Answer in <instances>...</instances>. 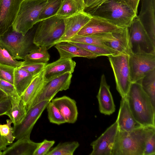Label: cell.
I'll use <instances>...</instances> for the list:
<instances>
[{
    "label": "cell",
    "instance_id": "d6a6232c",
    "mask_svg": "<svg viewBox=\"0 0 155 155\" xmlns=\"http://www.w3.org/2000/svg\"><path fill=\"white\" fill-rule=\"evenodd\" d=\"M46 108L50 122L58 125L66 123L59 110L51 101L49 102Z\"/></svg>",
    "mask_w": 155,
    "mask_h": 155
},
{
    "label": "cell",
    "instance_id": "7c38bea8",
    "mask_svg": "<svg viewBox=\"0 0 155 155\" xmlns=\"http://www.w3.org/2000/svg\"><path fill=\"white\" fill-rule=\"evenodd\" d=\"M118 130L117 121L108 127L91 144L92 150L90 155H111L112 151Z\"/></svg>",
    "mask_w": 155,
    "mask_h": 155
},
{
    "label": "cell",
    "instance_id": "277c9868",
    "mask_svg": "<svg viewBox=\"0 0 155 155\" xmlns=\"http://www.w3.org/2000/svg\"><path fill=\"white\" fill-rule=\"evenodd\" d=\"M30 29L25 35L11 26L0 37V46L7 50L13 58L24 60L25 56L38 47L33 42L35 32Z\"/></svg>",
    "mask_w": 155,
    "mask_h": 155
},
{
    "label": "cell",
    "instance_id": "ee69618b",
    "mask_svg": "<svg viewBox=\"0 0 155 155\" xmlns=\"http://www.w3.org/2000/svg\"><path fill=\"white\" fill-rule=\"evenodd\" d=\"M127 4L137 14L138 5L140 0H124Z\"/></svg>",
    "mask_w": 155,
    "mask_h": 155
},
{
    "label": "cell",
    "instance_id": "d6986e66",
    "mask_svg": "<svg viewBox=\"0 0 155 155\" xmlns=\"http://www.w3.org/2000/svg\"><path fill=\"white\" fill-rule=\"evenodd\" d=\"M116 121L118 130L121 131H129L142 126L134 117L126 98H122Z\"/></svg>",
    "mask_w": 155,
    "mask_h": 155
},
{
    "label": "cell",
    "instance_id": "e0dca14e",
    "mask_svg": "<svg viewBox=\"0 0 155 155\" xmlns=\"http://www.w3.org/2000/svg\"><path fill=\"white\" fill-rule=\"evenodd\" d=\"M76 65V62L72 58H60L53 62L47 64L44 69L45 81L48 82L66 73L72 74Z\"/></svg>",
    "mask_w": 155,
    "mask_h": 155
},
{
    "label": "cell",
    "instance_id": "ab89813d",
    "mask_svg": "<svg viewBox=\"0 0 155 155\" xmlns=\"http://www.w3.org/2000/svg\"><path fill=\"white\" fill-rule=\"evenodd\" d=\"M155 155V131L152 132L146 140L143 155Z\"/></svg>",
    "mask_w": 155,
    "mask_h": 155
},
{
    "label": "cell",
    "instance_id": "f6af8a7d",
    "mask_svg": "<svg viewBox=\"0 0 155 155\" xmlns=\"http://www.w3.org/2000/svg\"><path fill=\"white\" fill-rule=\"evenodd\" d=\"M10 145L2 136L0 133V151L4 150L7 147L8 145Z\"/></svg>",
    "mask_w": 155,
    "mask_h": 155
},
{
    "label": "cell",
    "instance_id": "ffe728a7",
    "mask_svg": "<svg viewBox=\"0 0 155 155\" xmlns=\"http://www.w3.org/2000/svg\"><path fill=\"white\" fill-rule=\"evenodd\" d=\"M51 102L59 110L66 123L74 124L76 122L78 112L74 100L64 96L52 99Z\"/></svg>",
    "mask_w": 155,
    "mask_h": 155
},
{
    "label": "cell",
    "instance_id": "7a4b0ae2",
    "mask_svg": "<svg viewBox=\"0 0 155 155\" xmlns=\"http://www.w3.org/2000/svg\"><path fill=\"white\" fill-rule=\"evenodd\" d=\"M136 120L142 126H155V108L139 82L131 83L126 97Z\"/></svg>",
    "mask_w": 155,
    "mask_h": 155
},
{
    "label": "cell",
    "instance_id": "83f0119b",
    "mask_svg": "<svg viewBox=\"0 0 155 155\" xmlns=\"http://www.w3.org/2000/svg\"><path fill=\"white\" fill-rule=\"evenodd\" d=\"M140 82L142 88L150 97L155 108V69L148 73Z\"/></svg>",
    "mask_w": 155,
    "mask_h": 155
},
{
    "label": "cell",
    "instance_id": "8fae6325",
    "mask_svg": "<svg viewBox=\"0 0 155 155\" xmlns=\"http://www.w3.org/2000/svg\"><path fill=\"white\" fill-rule=\"evenodd\" d=\"M72 76V74L66 73L47 82L32 102L29 109L42 101H51L59 91L69 89Z\"/></svg>",
    "mask_w": 155,
    "mask_h": 155
},
{
    "label": "cell",
    "instance_id": "6da1fadb",
    "mask_svg": "<svg viewBox=\"0 0 155 155\" xmlns=\"http://www.w3.org/2000/svg\"><path fill=\"white\" fill-rule=\"evenodd\" d=\"M155 126H142L129 131L118 130L111 155H143L145 141Z\"/></svg>",
    "mask_w": 155,
    "mask_h": 155
},
{
    "label": "cell",
    "instance_id": "2e32d148",
    "mask_svg": "<svg viewBox=\"0 0 155 155\" xmlns=\"http://www.w3.org/2000/svg\"><path fill=\"white\" fill-rule=\"evenodd\" d=\"M91 16L84 12L64 18L65 30L61 38L55 45L64 41L77 35L81 29L89 21Z\"/></svg>",
    "mask_w": 155,
    "mask_h": 155
},
{
    "label": "cell",
    "instance_id": "74e56055",
    "mask_svg": "<svg viewBox=\"0 0 155 155\" xmlns=\"http://www.w3.org/2000/svg\"><path fill=\"white\" fill-rule=\"evenodd\" d=\"M0 89L10 99L20 97L14 85L5 81L0 79Z\"/></svg>",
    "mask_w": 155,
    "mask_h": 155
},
{
    "label": "cell",
    "instance_id": "ac0fdd59",
    "mask_svg": "<svg viewBox=\"0 0 155 155\" xmlns=\"http://www.w3.org/2000/svg\"><path fill=\"white\" fill-rule=\"evenodd\" d=\"M97 97L99 110L101 113L110 115L115 112V106L110 91V87L107 84L104 74L101 77L100 88Z\"/></svg>",
    "mask_w": 155,
    "mask_h": 155
},
{
    "label": "cell",
    "instance_id": "7402d4cb",
    "mask_svg": "<svg viewBox=\"0 0 155 155\" xmlns=\"http://www.w3.org/2000/svg\"><path fill=\"white\" fill-rule=\"evenodd\" d=\"M41 143L33 141L30 137H23L10 144L2 152V155H33Z\"/></svg>",
    "mask_w": 155,
    "mask_h": 155
},
{
    "label": "cell",
    "instance_id": "9c48e42d",
    "mask_svg": "<svg viewBox=\"0 0 155 155\" xmlns=\"http://www.w3.org/2000/svg\"><path fill=\"white\" fill-rule=\"evenodd\" d=\"M128 29L133 52H136L140 48L146 52L155 53V43L150 37L137 16Z\"/></svg>",
    "mask_w": 155,
    "mask_h": 155
},
{
    "label": "cell",
    "instance_id": "bcb514c9",
    "mask_svg": "<svg viewBox=\"0 0 155 155\" xmlns=\"http://www.w3.org/2000/svg\"><path fill=\"white\" fill-rule=\"evenodd\" d=\"M8 97L0 89V101Z\"/></svg>",
    "mask_w": 155,
    "mask_h": 155
},
{
    "label": "cell",
    "instance_id": "60d3db41",
    "mask_svg": "<svg viewBox=\"0 0 155 155\" xmlns=\"http://www.w3.org/2000/svg\"><path fill=\"white\" fill-rule=\"evenodd\" d=\"M54 143V140L45 139L35 150L33 155H46Z\"/></svg>",
    "mask_w": 155,
    "mask_h": 155
},
{
    "label": "cell",
    "instance_id": "9a60e30c",
    "mask_svg": "<svg viewBox=\"0 0 155 155\" xmlns=\"http://www.w3.org/2000/svg\"><path fill=\"white\" fill-rule=\"evenodd\" d=\"M141 7L137 17L155 43V0H141Z\"/></svg>",
    "mask_w": 155,
    "mask_h": 155
},
{
    "label": "cell",
    "instance_id": "7bdbcfd3",
    "mask_svg": "<svg viewBox=\"0 0 155 155\" xmlns=\"http://www.w3.org/2000/svg\"><path fill=\"white\" fill-rule=\"evenodd\" d=\"M12 106L10 99L8 97L0 101V116L5 115Z\"/></svg>",
    "mask_w": 155,
    "mask_h": 155
},
{
    "label": "cell",
    "instance_id": "f1b7e54d",
    "mask_svg": "<svg viewBox=\"0 0 155 155\" xmlns=\"http://www.w3.org/2000/svg\"><path fill=\"white\" fill-rule=\"evenodd\" d=\"M48 50L45 47H39L27 54L24 61L29 63H47L50 57Z\"/></svg>",
    "mask_w": 155,
    "mask_h": 155
},
{
    "label": "cell",
    "instance_id": "52a82bcc",
    "mask_svg": "<svg viewBox=\"0 0 155 155\" xmlns=\"http://www.w3.org/2000/svg\"><path fill=\"white\" fill-rule=\"evenodd\" d=\"M107 56L114 75L117 90L122 98H125L131 83L129 55L120 54Z\"/></svg>",
    "mask_w": 155,
    "mask_h": 155
},
{
    "label": "cell",
    "instance_id": "e575fe53",
    "mask_svg": "<svg viewBox=\"0 0 155 155\" xmlns=\"http://www.w3.org/2000/svg\"><path fill=\"white\" fill-rule=\"evenodd\" d=\"M68 42L89 51L95 54L97 57L101 56H107L110 55H114L109 50L99 46L81 43Z\"/></svg>",
    "mask_w": 155,
    "mask_h": 155
},
{
    "label": "cell",
    "instance_id": "603a6c76",
    "mask_svg": "<svg viewBox=\"0 0 155 155\" xmlns=\"http://www.w3.org/2000/svg\"><path fill=\"white\" fill-rule=\"evenodd\" d=\"M60 58H72L81 57L88 59L98 57L92 52L70 42L63 41L55 45Z\"/></svg>",
    "mask_w": 155,
    "mask_h": 155
},
{
    "label": "cell",
    "instance_id": "44dd1931",
    "mask_svg": "<svg viewBox=\"0 0 155 155\" xmlns=\"http://www.w3.org/2000/svg\"><path fill=\"white\" fill-rule=\"evenodd\" d=\"M113 34V39L104 42L116 54H123L129 55L133 51L128 28H124L122 30Z\"/></svg>",
    "mask_w": 155,
    "mask_h": 155
},
{
    "label": "cell",
    "instance_id": "cb8c5ba5",
    "mask_svg": "<svg viewBox=\"0 0 155 155\" xmlns=\"http://www.w3.org/2000/svg\"><path fill=\"white\" fill-rule=\"evenodd\" d=\"M44 70L35 76L31 82L20 96L21 100L25 104L27 111L35 98L47 82L45 80Z\"/></svg>",
    "mask_w": 155,
    "mask_h": 155
},
{
    "label": "cell",
    "instance_id": "1f68e13d",
    "mask_svg": "<svg viewBox=\"0 0 155 155\" xmlns=\"http://www.w3.org/2000/svg\"><path fill=\"white\" fill-rule=\"evenodd\" d=\"M64 41L98 45L109 50L114 55L117 54L105 44L104 41L95 35L82 36L76 35Z\"/></svg>",
    "mask_w": 155,
    "mask_h": 155
},
{
    "label": "cell",
    "instance_id": "30bf717a",
    "mask_svg": "<svg viewBox=\"0 0 155 155\" xmlns=\"http://www.w3.org/2000/svg\"><path fill=\"white\" fill-rule=\"evenodd\" d=\"M51 101H44L36 104L27 111L20 123L14 125L13 135L15 139L17 140L25 137H30L35 124Z\"/></svg>",
    "mask_w": 155,
    "mask_h": 155
},
{
    "label": "cell",
    "instance_id": "b9f144b4",
    "mask_svg": "<svg viewBox=\"0 0 155 155\" xmlns=\"http://www.w3.org/2000/svg\"><path fill=\"white\" fill-rule=\"evenodd\" d=\"M106 0H83L84 12L87 13L97 8Z\"/></svg>",
    "mask_w": 155,
    "mask_h": 155
},
{
    "label": "cell",
    "instance_id": "f546056e",
    "mask_svg": "<svg viewBox=\"0 0 155 155\" xmlns=\"http://www.w3.org/2000/svg\"><path fill=\"white\" fill-rule=\"evenodd\" d=\"M79 146V143L76 141L60 143L46 155H73Z\"/></svg>",
    "mask_w": 155,
    "mask_h": 155
},
{
    "label": "cell",
    "instance_id": "8992f818",
    "mask_svg": "<svg viewBox=\"0 0 155 155\" xmlns=\"http://www.w3.org/2000/svg\"><path fill=\"white\" fill-rule=\"evenodd\" d=\"M47 0H24L12 25L13 29L25 35L38 22L39 15Z\"/></svg>",
    "mask_w": 155,
    "mask_h": 155
},
{
    "label": "cell",
    "instance_id": "d590c367",
    "mask_svg": "<svg viewBox=\"0 0 155 155\" xmlns=\"http://www.w3.org/2000/svg\"><path fill=\"white\" fill-rule=\"evenodd\" d=\"M6 121L5 124H1L0 123V133L2 136L10 144L15 139L13 135L14 128L11 126L12 122L10 119H7Z\"/></svg>",
    "mask_w": 155,
    "mask_h": 155
},
{
    "label": "cell",
    "instance_id": "ba28073f",
    "mask_svg": "<svg viewBox=\"0 0 155 155\" xmlns=\"http://www.w3.org/2000/svg\"><path fill=\"white\" fill-rule=\"evenodd\" d=\"M129 63L131 82H138L155 69V53L138 49L129 54Z\"/></svg>",
    "mask_w": 155,
    "mask_h": 155
},
{
    "label": "cell",
    "instance_id": "7dc6e473",
    "mask_svg": "<svg viewBox=\"0 0 155 155\" xmlns=\"http://www.w3.org/2000/svg\"><path fill=\"white\" fill-rule=\"evenodd\" d=\"M2 152L1 151H0V155H2Z\"/></svg>",
    "mask_w": 155,
    "mask_h": 155
},
{
    "label": "cell",
    "instance_id": "d4e9b609",
    "mask_svg": "<svg viewBox=\"0 0 155 155\" xmlns=\"http://www.w3.org/2000/svg\"><path fill=\"white\" fill-rule=\"evenodd\" d=\"M83 0H63L56 15L64 18L84 12Z\"/></svg>",
    "mask_w": 155,
    "mask_h": 155
},
{
    "label": "cell",
    "instance_id": "5bb4252c",
    "mask_svg": "<svg viewBox=\"0 0 155 155\" xmlns=\"http://www.w3.org/2000/svg\"><path fill=\"white\" fill-rule=\"evenodd\" d=\"M124 28L116 25L103 18L91 16L89 21L77 35L90 36L103 33H114L122 30Z\"/></svg>",
    "mask_w": 155,
    "mask_h": 155
},
{
    "label": "cell",
    "instance_id": "8d00e7d4",
    "mask_svg": "<svg viewBox=\"0 0 155 155\" xmlns=\"http://www.w3.org/2000/svg\"><path fill=\"white\" fill-rule=\"evenodd\" d=\"M47 64V63H29L23 61L20 68L28 71L35 77L44 70Z\"/></svg>",
    "mask_w": 155,
    "mask_h": 155
},
{
    "label": "cell",
    "instance_id": "f35d334b",
    "mask_svg": "<svg viewBox=\"0 0 155 155\" xmlns=\"http://www.w3.org/2000/svg\"><path fill=\"white\" fill-rule=\"evenodd\" d=\"M15 69L13 67L0 65V79L14 85Z\"/></svg>",
    "mask_w": 155,
    "mask_h": 155
},
{
    "label": "cell",
    "instance_id": "4316f807",
    "mask_svg": "<svg viewBox=\"0 0 155 155\" xmlns=\"http://www.w3.org/2000/svg\"><path fill=\"white\" fill-rule=\"evenodd\" d=\"M10 99L12 106L5 115L10 118L14 125H18L21 122L25 116L27 110L20 97Z\"/></svg>",
    "mask_w": 155,
    "mask_h": 155
},
{
    "label": "cell",
    "instance_id": "3957f363",
    "mask_svg": "<svg viewBox=\"0 0 155 155\" xmlns=\"http://www.w3.org/2000/svg\"><path fill=\"white\" fill-rule=\"evenodd\" d=\"M87 13L122 28H128L137 14L124 0H106Z\"/></svg>",
    "mask_w": 155,
    "mask_h": 155
},
{
    "label": "cell",
    "instance_id": "836d02e7",
    "mask_svg": "<svg viewBox=\"0 0 155 155\" xmlns=\"http://www.w3.org/2000/svg\"><path fill=\"white\" fill-rule=\"evenodd\" d=\"M22 63L13 58L7 50L0 46V65L16 68H20Z\"/></svg>",
    "mask_w": 155,
    "mask_h": 155
},
{
    "label": "cell",
    "instance_id": "4fadbf2b",
    "mask_svg": "<svg viewBox=\"0 0 155 155\" xmlns=\"http://www.w3.org/2000/svg\"><path fill=\"white\" fill-rule=\"evenodd\" d=\"M24 0H0V37L12 26Z\"/></svg>",
    "mask_w": 155,
    "mask_h": 155
},
{
    "label": "cell",
    "instance_id": "5b68a950",
    "mask_svg": "<svg viewBox=\"0 0 155 155\" xmlns=\"http://www.w3.org/2000/svg\"><path fill=\"white\" fill-rule=\"evenodd\" d=\"M39 22L35 32L33 42L38 47H45L48 49L54 45L63 35L64 19L55 15Z\"/></svg>",
    "mask_w": 155,
    "mask_h": 155
},
{
    "label": "cell",
    "instance_id": "484cf974",
    "mask_svg": "<svg viewBox=\"0 0 155 155\" xmlns=\"http://www.w3.org/2000/svg\"><path fill=\"white\" fill-rule=\"evenodd\" d=\"M34 77L28 71L21 68H15L14 85L20 96L25 91Z\"/></svg>",
    "mask_w": 155,
    "mask_h": 155
},
{
    "label": "cell",
    "instance_id": "4dcf8cb0",
    "mask_svg": "<svg viewBox=\"0 0 155 155\" xmlns=\"http://www.w3.org/2000/svg\"><path fill=\"white\" fill-rule=\"evenodd\" d=\"M63 0H47L39 17L38 22L56 15Z\"/></svg>",
    "mask_w": 155,
    "mask_h": 155
}]
</instances>
